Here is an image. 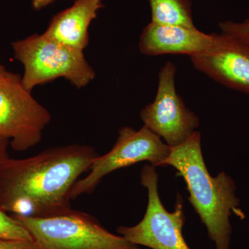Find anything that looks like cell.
<instances>
[{
	"mask_svg": "<svg viewBox=\"0 0 249 249\" xmlns=\"http://www.w3.org/2000/svg\"><path fill=\"white\" fill-rule=\"evenodd\" d=\"M165 165L173 166L184 179L188 200L216 249H230L232 227L229 217L232 211L242 215L237 209L235 183L224 172L214 178L210 175L201 151L200 133L196 131L186 142L171 147L162 166Z\"/></svg>",
	"mask_w": 249,
	"mask_h": 249,
	"instance_id": "2",
	"label": "cell"
},
{
	"mask_svg": "<svg viewBox=\"0 0 249 249\" xmlns=\"http://www.w3.org/2000/svg\"><path fill=\"white\" fill-rule=\"evenodd\" d=\"M50 113L22 84V77L8 72L0 78V138L24 152L36 146L50 123Z\"/></svg>",
	"mask_w": 249,
	"mask_h": 249,
	"instance_id": "5",
	"label": "cell"
},
{
	"mask_svg": "<svg viewBox=\"0 0 249 249\" xmlns=\"http://www.w3.org/2000/svg\"><path fill=\"white\" fill-rule=\"evenodd\" d=\"M171 147L157 134L143 125L139 131L130 127H121L115 144L106 155L93 160L89 173L73 186L71 200L85 194H91L105 177L121 168L147 160L154 167L162 166Z\"/></svg>",
	"mask_w": 249,
	"mask_h": 249,
	"instance_id": "7",
	"label": "cell"
},
{
	"mask_svg": "<svg viewBox=\"0 0 249 249\" xmlns=\"http://www.w3.org/2000/svg\"><path fill=\"white\" fill-rule=\"evenodd\" d=\"M93 147L70 144L0 164V209L42 217L71 209V193L98 156Z\"/></svg>",
	"mask_w": 249,
	"mask_h": 249,
	"instance_id": "1",
	"label": "cell"
},
{
	"mask_svg": "<svg viewBox=\"0 0 249 249\" xmlns=\"http://www.w3.org/2000/svg\"><path fill=\"white\" fill-rule=\"evenodd\" d=\"M176 73L177 67L170 61L160 68L155 101L140 113L144 125L164 139L170 147L186 142L199 125V117L186 107L177 92Z\"/></svg>",
	"mask_w": 249,
	"mask_h": 249,
	"instance_id": "8",
	"label": "cell"
},
{
	"mask_svg": "<svg viewBox=\"0 0 249 249\" xmlns=\"http://www.w3.org/2000/svg\"><path fill=\"white\" fill-rule=\"evenodd\" d=\"M0 239L12 240L34 241L30 232L15 217L9 216L0 209Z\"/></svg>",
	"mask_w": 249,
	"mask_h": 249,
	"instance_id": "13",
	"label": "cell"
},
{
	"mask_svg": "<svg viewBox=\"0 0 249 249\" xmlns=\"http://www.w3.org/2000/svg\"><path fill=\"white\" fill-rule=\"evenodd\" d=\"M103 0H75L70 7L54 16L43 34L48 38L76 50L89 45V27L104 7Z\"/></svg>",
	"mask_w": 249,
	"mask_h": 249,
	"instance_id": "11",
	"label": "cell"
},
{
	"mask_svg": "<svg viewBox=\"0 0 249 249\" xmlns=\"http://www.w3.org/2000/svg\"><path fill=\"white\" fill-rule=\"evenodd\" d=\"M9 71H6V69H5V67L3 66V65H0V78L4 76Z\"/></svg>",
	"mask_w": 249,
	"mask_h": 249,
	"instance_id": "18",
	"label": "cell"
},
{
	"mask_svg": "<svg viewBox=\"0 0 249 249\" xmlns=\"http://www.w3.org/2000/svg\"><path fill=\"white\" fill-rule=\"evenodd\" d=\"M14 216L40 249H140L89 214L71 209L42 217Z\"/></svg>",
	"mask_w": 249,
	"mask_h": 249,
	"instance_id": "4",
	"label": "cell"
},
{
	"mask_svg": "<svg viewBox=\"0 0 249 249\" xmlns=\"http://www.w3.org/2000/svg\"><path fill=\"white\" fill-rule=\"evenodd\" d=\"M221 33L249 42V18L242 22L227 20L219 22Z\"/></svg>",
	"mask_w": 249,
	"mask_h": 249,
	"instance_id": "14",
	"label": "cell"
},
{
	"mask_svg": "<svg viewBox=\"0 0 249 249\" xmlns=\"http://www.w3.org/2000/svg\"><path fill=\"white\" fill-rule=\"evenodd\" d=\"M151 22L163 25L196 28L191 0H147Z\"/></svg>",
	"mask_w": 249,
	"mask_h": 249,
	"instance_id": "12",
	"label": "cell"
},
{
	"mask_svg": "<svg viewBox=\"0 0 249 249\" xmlns=\"http://www.w3.org/2000/svg\"><path fill=\"white\" fill-rule=\"evenodd\" d=\"M0 249H40L34 241L0 239Z\"/></svg>",
	"mask_w": 249,
	"mask_h": 249,
	"instance_id": "15",
	"label": "cell"
},
{
	"mask_svg": "<svg viewBox=\"0 0 249 249\" xmlns=\"http://www.w3.org/2000/svg\"><path fill=\"white\" fill-rule=\"evenodd\" d=\"M216 34H206L196 28L149 23L139 42L141 53L150 56L181 54L190 57L209 48Z\"/></svg>",
	"mask_w": 249,
	"mask_h": 249,
	"instance_id": "10",
	"label": "cell"
},
{
	"mask_svg": "<svg viewBox=\"0 0 249 249\" xmlns=\"http://www.w3.org/2000/svg\"><path fill=\"white\" fill-rule=\"evenodd\" d=\"M9 144V141L0 138V164L9 158V153H8Z\"/></svg>",
	"mask_w": 249,
	"mask_h": 249,
	"instance_id": "16",
	"label": "cell"
},
{
	"mask_svg": "<svg viewBox=\"0 0 249 249\" xmlns=\"http://www.w3.org/2000/svg\"><path fill=\"white\" fill-rule=\"evenodd\" d=\"M158 174L155 167L145 165L141 173V183L148 193L146 212L133 227L121 226L117 232L130 243L152 249H191L185 241L183 229L186 222L183 201L178 196L174 212H168L158 193Z\"/></svg>",
	"mask_w": 249,
	"mask_h": 249,
	"instance_id": "6",
	"label": "cell"
},
{
	"mask_svg": "<svg viewBox=\"0 0 249 249\" xmlns=\"http://www.w3.org/2000/svg\"><path fill=\"white\" fill-rule=\"evenodd\" d=\"M31 1L33 9L36 11H40L52 4L55 0H31Z\"/></svg>",
	"mask_w": 249,
	"mask_h": 249,
	"instance_id": "17",
	"label": "cell"
},
{
	"mask_svg": "<svg viewBox=\"0 0 249 249\" xmlns=\"http://www.w3.org/2000/svg\"><path fill=\"white\" fill-rule=\"evenodd\" d=\"M15 58L24 66L22 84L27 91L64 78L76 88H83L96 76L81 51L70 48L48 38L34 34L12 43Z\"/></svg>",
	"mask_w": 249,
	"mask_h": 249,
	"instance_id": "3",
	"label": "cell"
},
{
	"mask_svg": "<svg viewBox=\"0 0 249 249\" xmlns=\"http://www.w3.org/2000/svg\"><path fill=\"white\" fill-rule=\"evenodd\" d=\"M190 58L196 70L214 81L249 94V42L221 33L209 49Z\"/></svg>",
	"mask_w": 249,
	"mask_h": 249,
	"instance_id": "9",
	"label": "cell"
}]
</instances>
